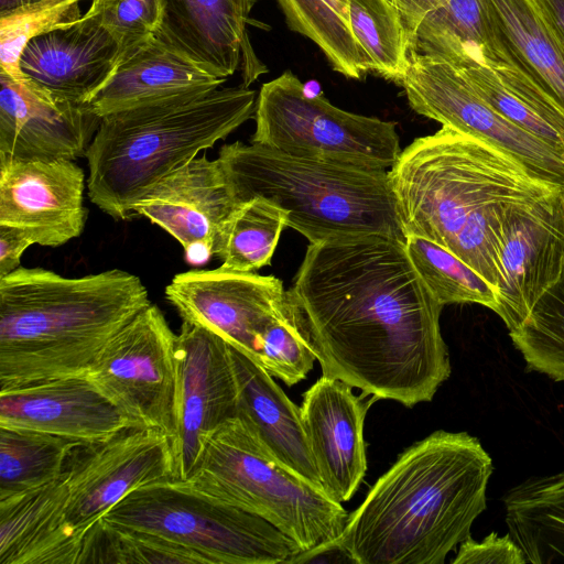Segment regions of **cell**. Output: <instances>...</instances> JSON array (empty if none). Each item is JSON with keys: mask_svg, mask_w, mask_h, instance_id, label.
Instances as JSON below:
<instances>
[{"mask_svg": "<svg viewBox=\"0 0 564 564\" xmlns=\"http://www.w3.org/2000/svg\"><path fill=\"white\" fill-rule=\"evenodd\" d=\"M225 82L152 35L120 53L109 79L85 105L102 118L149 104L208 93Z\"/></svg>", "mask_w": 564, "mask_h": 564, "instance_id": "cell-22", "label": "cell"}, {"mask_svg": "<svg viewBox=\"0 0 564 564\" xmlns=\"http://www.w3.org/2000/svg\"><path fill=\"white\" fill-rule=\"evenodd\" d=\"M85 173L73 160L0 155V225L26 230L35 243L59 247L82 235Z\"/></svg>", "mask_w": 564, "mask_h": 564, "instance_id": "cell-15", "label": "cell"}, {"mask_svg": "<svg viewBox=\"0 0 564 564\" xmlns=\"http://www.w3.org/2000/svg\"><path fill=\"white\" fill-rule=\"evenodd\" d=\"M288 295L273 275L221 267L178 273L165 288V297L182 321L208 328L258 364L262 335Z\"/></svg>", "mask_w": 564, "mask_h": 564, "instance_id": "cell-13", "label": "cell"}, {"mask_svg": "<svg viewBox=\"0 0 564 564\" xmlns=\"http://www.w3.org/2000/svg\"><path fill=\"white\" fill-rule=\"evenodd\" d=\"M78 441L51 433L0 426V499L55 479Z\"/></svg>", "mask_w": 564, "mask_h": 564, "instance_id": "cell-28", "label": "cell"}, {"mask_svg": "<svg viewBox=\"0 0 564 564\" xmlns=\"http://www.w3.org/2000/svg\"><path fill=\"white\" fill-rule=\"evenodd\" d=\"M509 335L528 369L564 381V272Z\"/></svg>", "mask_w": 564, "mask_h": 564, "instance_id": "cell-32", "label": "cell"}, {"mask_svg": "<svg viewBox=\"0 0 564 564\" xmlns=\"http://www.w3.org/2000/svg\"><path fill=\"white\" fill-rule=\"evenodd\" d=\"M256 101L243 85L219 87L102 117L85 155L90 202L129 219L158 182L253 117Z\"/></svg>", "mask_w": 564, "mask_h": 564, "instance_id": "cell-5", "label": "cell"}, {"mask_svg": "<svg viewBox=\"0 0 564 564\" xmlns=\"http://www.w3.org/2000/svg\"><path fill=\"white\" fill-rule=\"evenodd\" d=\"M534 2L564 47V0H534Z\"/></svg>", "mask_w": 564, "mask_h": 564, "instance_id": "cell-40", "label": "cell"}, {"mask_svg": "<svg viewBox=\"0 0 564 564\" xmlns=\"http://www.w3.org/2000/svg\"><path fill=\"white\" fill-rule=\"evenodd\" d=\"M285 227L286 214L265 199L238 204L223 229L215 257L224 269L256 272L270 264Z\"/></svg>", "mask_w": 564, "mask_h": 564, "instance_id": "cell-29", "label": "cell"}, {"mask_svg": "<svg viewBox=\"0 0 564 564\" xmlns=\"http://www.w3.org/2000/svg\"><path fill=\"white\" fill-rule=\"evenodd\" d=\"M175 355L181 393L175 471L177 480H186L197 463L204 437L237 416L238 386L230 345L204 326L182 321Z\"/></svg>", "mask_w": 564, "mask_h": 564, "instance_id": "cell-16", "label": "cell"}, {"mask_svg": "<svg viewBox=\"0 0 564 564\" xmlns=\"http://www.w3.org/2000/svg\"><path fill=\"white\" fill-rule=\"evenodd\" d=\"M389 176L405 236L446 248L496 292L510 212L561 191L500 151L447 127L413 140Z\"/></svg>", "mask_w": 564, "mask_h": 564, "instance_id": "cell-3", "label": "cell"}, {"mask_svg": "<svg viewBox=\"0 0 564 564\" xmlns=\"http://www.w3.org/2000/svg\"><path fill=\"white\" fill-rule=\"evenodd\" d=\"M288 26L318 46L332 68L360 79L368 66L351 29L349 0H275Z\"/></svg>", "mask_w": 564, "mask_h": 564, "instance_id": "cell-27", "label": "cell"}, {"mask_svg": "<svg viewBox=\"0 0 564 564\" xmlns=\"http://www.w3.org/2000/svg\"><path fill=\"white\" fill-rule=\"evenodd\" d=\"M237 206L218 159L202 155L158 182L134 204L133 214L176 239L189 263L202 264L215 256Z\"/></svg>", "mask_w": 564, "mask_h": 564, "instance_id": "cell-17", "label": "cell"}, {"mask_svg": "<svg viewBox=\"0 0 564 564\" xmlns=\"http://www.w3.org/2000/svg\"><path fill=\"white\" fill-rule=\"evenodd\" d=\"M183 481L267 520L300 554L337 539L349 517L322 486L278 459L239 416L204 437L197 463Z\"/></svg>", "mask_w": 564, "mask_h": 564, "instance_id": "cell-7", "label": "cell"}, {"mask_svg": "<svg viewBox=\"0 0 564 564\" xmlns=\"http://www.w3.org/2000/svg\"><path fill=\"white\" fill-rule=\"evenodd\" d=\"M458 546L453 564H527L521 547L509 533L491 532L481 541L468 536Z\"/></svg>", "mask_w": 564, "mask_h": 564, "instance_id": "cell-37", "label": "cell"}, {"mask_svg": "<svg viewBox=\"0 0 564 564\" xmlns=\"http://www.w3.org/2000/svg\"><path fill=\"white\" fill-rule=\"evenodd\" d=\"M175 345L163 312L151 303L109 340L86 372L133 424L166 434L173 452L181 424Z\"/></svg>", "mask_w": 564, "mask_h": 564, "instance_id": "cell-11", "label": "cell"}, {"mask_svg": "<svg viewBox=\"0 0 564 564\" xmlns=\"http://www.w3.org/2000/svg\"><path fill=\"white\" fill-rule=\"evenodd\" d=\"M454 66V65H453ZM473 88L500 115L551 147L564 152V120L547 115L503 86L488 67L455 66Z\"/></svg>", "mask_w": 564, "mask_h": 564, "instance_id": "cell-35", "label": "cell"}, {"mask_svg": "<svg viewBox=\"0 0 564 564\" xmlns=\"http://www.w3.org/2000/svg\"><path fill=\"white\" fill-rule=\"evenodd\" d=\"M119 55L116 40L87 9L73 25L31 40L20 67L33 83L86 104L109 79Z\"/></svg>", "mask_w": 564, "mask_h": 564, "instance_id": "cell-21", "label": "cell"}, {"mask_svg": "<svg viewBox=\"0 0 564 564\" xmlns=\"http://www.w3.org/2000/svg\"><path fill=\"white\" fill-rule=\"evenodd\" d=\"M340 379L322 375L303 394L301 419L324 489L348 501L367 471L364 425L371 398L352 393Z\"/></svg>", "mask_w": 564, "mask_h": 564, "instance_id": "cell-19", "label": "cell"}, {"mask_svg": "<svg viewBox=\"0 0 564 564\" xmlns=\"http://www.w3.org/2000/svg\"><path fill=\"white\" fill-rule=\"evenodd\" d=\"M131 424L86 373L0 391V426L93 442Z\"/></svg>", "mask_w": 564, "mask_h": 564, "instance_id": "cell-20", "label": "cell"}, {"mask_svg": "<svg viewBox=\"0 0 564 564\" xmlns=\"http://www.w3.org/2000/svg\"><path fill=\"white\" fill-rule=\"evenodd\" d=\"M487 1L509 47L564 112V47L534 0Z\"/></svg>", "mask_w": 564, "mask_h": 564, "instance_id": "cell-26", "label": "cell"}, {"mask_svg": "<svg viewBox=\"0 0 564 564\" xmlns=\"http://www.w3.org/2000/svg\"><path fill=\"white\" fill-rule=\"evenodd\" d=\"M86 0H39L0 13V67L18 82H24L20 59L28 43L36 36L79 21Z\"/></svg>", "mask_w": 564, "mask_h": 564, "instance_id": "cell-33", "label": "cell"}, {"mask_svg": "<svg viewBox=\"0 0 564 564\" xmlns=\"http://www.w3.org/2000/svg\"><path fill=\"white\" fill-rule=\"evenodd\" d=\"M349 14L368 70L398 83L408 66V42L397 11L387 0H349Z\"/></svg>", "mask_w": 564, "mask_h": 564, "instance_id": "cell-31", "label": "cell"}, {"mask_svg": "<svg viewBox=\"0 0 564 564\" xmlns=\"http://www.w3.org/2000/svg\"><path fill=\"white\" fill-rule=\"evenodd\" d=\"M31 245L35 241L26 230L0 225V278L20 267L21 257Z\"/></svg>", "mask_w": 564, "mask_h": 564, "instance_id": "cell-38", "label": "cell"}, {"mask_svg": "<svg viewBox=\"0 0 564 564\" xmlns=\"http://www.w3.org/2000/svg\"><path fill=\"white\" fill-rule=\"evenodd\" d=\"M289 292L322 375L408 408L431 401L448 379L443 305L405 242L359 235L310 243Z\"/></svg>", "mask_w": 564, "mask_h": 564, "instance_id": "cell-1", "label": "cell"}, {"mask_svg": "<svg viewBox=\"0 0 564 564\" xmlns=\"http://www.w3.org/2000/svg\"><path fill=\"white\" fill-rule=\"evenodd\" d=\"M492 471L477 437L435 431L398 456L337 539L297 561L340 551L358 564H443L486 510Z\"/></svg>", "mask_w": 564, "mask_h": 564, "instance_id": "cell-2", "label": "cell"}, {"mask_svg": "<svg viewBox=\"0 0 564 564\" xmlns=\"http://www.w3.org/2000/svg\"><path fill=\"white\" fill-rule=\"evenodd\" d=\"M258 360L272 377L289 387L305 379L314 366L316 355L302 312L290 292L282 312L262 335Z\"/></svg>", "mask_w": 564, "mask_h": 564, "instance_id": "cell-34", "label": "cell"}, {"mask_svg": "<svg viewBox=\"0 0 564 564\" xmlns=\"http://www.w3.org/2000/svg\"><path fill=\"white\" fill-rule=\"evenodd\" d=\"M563 272L564 189H561L516 206L505 223L494 312L509 333L525 321Z\"/></svg>", "mask_w": 564, "mask_h": 564, "instance_id": "cell-14", "label": "cell"}, {"mask_svg": "<svg viewBox=\"0 0 564 564\" xmlns=\"http://www.w3.org/2000/svg\"><path fill=\"white\" fill-rule=\"evenodd\" d=\"M108 524L166 540L198 563H292L300 547L267 520L198 491L183 480L138 487L102 519Z\"/></svg>", "mask_w": 564, "mask_h": 564, "instance_id": "cell-8", "label": "cell"}, {"mask_svg": "<svg viewBox=\"0 0 564 564\" xmlns=\"http://www.w3.org/2000/svg\"><path fill=\"white\" fill-rule=\"evenodd\" d=\"M256 0H164L154 34L203 69L227 80L248 53L247 24Z\"/></svg>", "mask_w": 564, "mask_h": 564, "instance_id": "cell-23", "label": "cell"}, {"mask_svg": "<svg viewBox=\"0 0 564 564\" xmlns=\"http://www.w3.org/2000/svg\"><path fill=\"white\" fill-rule=\"evenodd\" d=\"M59 478L61 564H80L86 540L126 495L154 481L177 480L173 445L161 431L131 424L107 438L75 445Z\"/></svg>", "mask_w": 564, "mask_h": 564, "instance_id": "cell-10", "label": "cell"}, {"mask_svg": "<svg viewBox=\"0 0 564 564\" xmlns=\"http://www.w3.org/2000/svg\"><path fill=\"white\" fill-rule=\"evenodd\" d=\"M397 84L416 113L486 143L536 180L564 189V152L500 115L452 64L408 55V66Z\"/></svg>", "mask_w": 564, "mask_h": 564, "instance_id": "cell-12", "label": "cell"}, {"mask_svg": "<svg viewBox=\"0 0 564 564\" xmlns=\"http://www.w3.org/2000/svg\"><path fill=\"white\" fill-rule=\"evenodd\" d=\"M150 304L124 270L67 278L20 265L0 278V391L85 375Z\"/></svg>", "mask_w": 564, "mask_h": 564, "instance_id": "cell-4", "label": "cell"}, {"mask_svg": "<svg viewBox=\"0 0 564 564\" xmlns=\"http://www.w3.org/2000/svg\"><path fill=\"white\" fill-rule=\"evenodd\" d=\"M238 386V414L283 464L322 486L305 436L300 406L258 362L230 345ZM324 488V487H323Z\"/></svg>", "mask_w": 564, "mask_h": 564, "instance_id": "cell-24", "label": "cell"}, {"mask_svg": "<svg viewBox=\"0 0 564 564\" xmlns=\"http://www.w3.org/2000/svg\"><path fill=\"white\" fill-rule=\"evenodd\" d=\"M253 117L251 143L294 156L389 171L402 152L395 122L310 95L289 69L261 86Z\"/></svg>", "mask_w": 564, "mask_h": 564, "instance_id": "cell-9", "label": "cell"}, {"mask_svg": "<svg viewBox=\"0 0 564 564\" xmlns=\"http://www.w3.org/2000/svg\"><path fill=\"white\" fill-rule=\"evenodd\" d=\"M399 14L406 39H410L423 17L443 0H387Z\"/></svg>", "mask_w": 564, "mask_h": 564, "instance_id": "cell-39", "label": "cell"}, {"mask_svg": "<svg viewBox=\"0 0 564 564\" xmlns=\"http://www.w3.org/2000/svg\"><path fill=\"white\" fill-rule=\"evenodd\" d=\"M39 0H0V13Z\"/></svg>", "mask_w": 564, "mask_h": 564, "instance_id": "cell-41", "label": "cell"}, {"mask_svg": "<svg viewBox=\"0 0 564 564\" xmlns=\"http://www.w3.org/2000/svg\"><path fill=\"white\" fill-rule=\"evenodd\" d=\"M503 505L508 533L527 563H564V471L522 481Z\"/></svg>", "mask_w": 564, "mask_h": 564, "instance_id": "cell-25", "label": "cell"}, {"mask_svg": "<svg viewBox=\"0 0 564 564\" xmlns=\"http://www.w3.org/2000/svg\"><path fill=\"white\" fill-rule=\"evenodd\" d=\"M0 155L15 159L85 156L101 118L87 105L0 70Z\"/></svg>", "mask_w": 564, "mask_h": 564, "instance_id": "cell-18", "label": "cell"}, {"mask_svg": "<svg viewBox=\"0 0 564 564\" xmlns=\"http://www.w3.org/2000/svg\"><path fill=\"white\" fill-rule=\"evenodd\" d=\"M405 249L414 269L440 304L475 303L495 310L496 290L453 252L417 235L406 236Z\"/></svg>", "mask_w": 564, "mask_h": 564, "instance_id": "cell-30", "label": "cell"}, {"mask_svg": "<svg viewBox=\"0 0 564 564\" xmlns=\"http://www.w3.org/2000/svg\"><path fill=\"white\" fill-rule=\"evenodd\" d=\"M218 161L237 204L265 199L310 243L332 238L406 236L389 171L300 158L260 144H225Z\"/></svg>", "mask_w": 564, "mask_h": 564, "instance_id": "cell-6", "label": "cell"}, {"mask_svg": "<svg viewBox=\"0 0 564 564\" xmlns=\"http://www.w3.org/2000/svg\"><path fill=\"white\" fill-rule=\"evenodd\" d=\"M164 8V0H90L88 10L116 40L121 53L159 31Z\"/></svg>", "mask_w": 564, "mask_h": 564, "instance_id": "cell-36", "label": "cell"}]
</instances>
